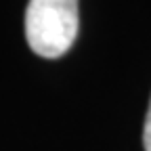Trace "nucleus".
<instances>
[{"mask_svg":"<svg viewBox=\"0 0 151 151\" xmlns=\"http://www.w3.org/2000/svg\"><path fill=\"white\" fill-rule=\"evenodd\" d=\"M78 0H29L25 38L36 55L44 59L65 55L78 36Z\"/></svg>","mask_w":151,"mask_h":151,"instance_id":"nucleus-1","label":"nucleus"},{"mask_svg":"<svg viewBox=\"0 0 151 151\" xmlns=\"http://www.w3.org/2000/svg\"><path fill=\"white\" fill-rule=\"evenodd\" d=\"M143 145H145V151H151V101H149L147 118H145V128H143Z\"/></svg>","mask_w":151,"mask_h":151,"instance_id":"nucleus-2","label":"nucleus"}]
</instances>
